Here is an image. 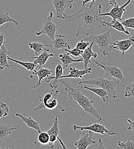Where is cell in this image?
<instances>
[{"instance_id":"1","label":"cell","mask_w":134,"mask_h":149,"mask_svg":"<svg viewBox=\"0 0 134 149\" xmlns=\"http://www.w3.org/2000/svg\"><path fill=\"white\" fill-rule=\"evenodd\" d=\"M102 6L95 1H91L89 6H82L79 10L71 15L65 14L62 19L65 22H74L77 25L76 37L94 34L101 28L106 27L104 18L100 16Z\"/></svg>"},{"instance_id":"5","label":"cell","mask_w":134,"mask_h":149,"mask_svg":"<svg viewBox=\"0 0 134 149\" xmlns=\"http://www.w3.org/2000/svg\"><path fill=\"white\" fill-rule=\"evenodd\" d=\"M111 31H108L100 35L90 34L88 37L84 38V40L93 41L94 44L99 47V50L104 56L109 57L111 51H112L114 41L112 40L111 36Z\"/></svg>"},{"instance_id":"30","label":"cell","mask_w":134,"mask_h":149,"mask_svg":"<svg viewBox=\"0 0 134 149\" xmlns=\"http://www.w3.org/2000/svg\"><path fill=\"white\" fill-rule=\"evenodd\" d=\"M117 145L119 149H134V142L131 141L130 139H128L126 142L119 141Z\"/></svg>"},{"instance_id":"38","label":"cell","mask_w":134,"mask_h":149,"mask_svg":"<svg viewBox=\"0 0 134 149\" xmlns=\"http://www.w3.org/2000/svg\"><path fill=\"white\" fill-rule=\"evenodd\" d=\"M116 4V0H109L108 3L106 6V9L107 8L108 5H111V6H114Z\"/></svg>"},{"instance_id":"15","label":"cell","mask_w":134,"mask_h":149,"mask_svg":"<svg viewBox=\"0 0 134 149\" xmlns=\"http://www.w3.org/2000/svg\"><path fill=\"white\" fill-rule=\"evenodd\" d=\"M64 68L61 64H58L55 68V76H49L48 77L44 79V81L47 83L51 82L49 86L51 88L57 89L58 86L60 83L59 78L63 74Z\"/></svg>"},{"instance_id":"40","label":"cell","mask_w":134,"mask_h":149,"mask_svg":"<svg viewBox=\"0 0 134 149\" xmlns=\"http://www.w3.org/2000/svg\"><path fill=\"white\" fill-rule=\"evenodd\" d=\"M58 141L60 142V144L61 145V146H62V148H63V149H67V147H66L65 146V145H64V143L62 142V140L58 136Z\"/></svg>"},{"instance_id":"34","label":"cell","mask_w":134,"mask_h":149,"mask_svg":"<svg viewBox=\"0 0 134 149\" xmlns=\"http://www.w3.org/2000/svg\"><path fill=\"white\" fill-rule=\"evenodd\" d=\"M121 23L124 28H131L134 29V17H130L122 21Z\"/></svg>"},{"instance_id":"10","label":"cell","mask_w":134,"mask_h":149,"mask_svg":"<svg viewBox=\"0 0 134 149\" xmlns=\"http://www.w3.org/2000/svg\"><path fill=\"white\" fill-rule=\"evenodd\" d=\"M132 0H127L126 2H125L123 5L122 6H119L118 4L115 5L112 9L107 13H100V16H110L111 17L112 20L117 19L119 21H122V17L123 15L124 12L126 11L125 7H126L131 1Z\"/></svg>"},{"instance_id":"20","label":"cell","mask_w":134,"mask_h":149,"mask_svg":"<svg viewBox=\"0 0 134 149\" xmlns=\"http://www.w3.org/2000/svg\"><path fill=\"white\" fill-rule=\"evenodd\" d=\"M58 58L61 62V65L64 69L67 68L72 63L83 61V58L81 57H80L79 59H74L67 52L64 50H63L62 53L58 55Z\"/></svg>"},{"instance_id":"16","label":"cell","mask_w":134,"mask_h":149,"mask_svg":"<svg viewBox=\"0 0 134 149\" xmlns=\"http://www.w3.org/2000/svg\"><path fill=\"white\" fill-rule=\"evenodd\" d=\"M92 72L91 68H87L83 70H79L75 67H70L69 69V74L67 75H62L59 79L64 78H80L83 80V76L85 74H91Z\"/></svg>"},{"instance_id":"14","label":"cell","mask_w":134,"mask_h":149,"mask_svg":"<svg viewBox=\"0 0 134 149\" xmlns=\"http://www.w3.org/2000/svg\"><path fill=\"white\" fill-rule=\"evenodd\" d=\"M51 44L55 49H70L71 48V41L64 35H58L54 40L51 41Z\"/></svg>"},{"instance_id":"22","label":"cell","mask_w":134,"mask_h":149,"mask_svg":"<svg viewBox=\"0 0 134 149\" xmlns=\"http://www.w3.org/2000/svg\"><path fill=\"white\" fill-rule=\"evenodd\" d=\"M84 88L88 90L89 91H91V92L95 93L97 96H100L101 97V99L103 100V102L108 104V102L110 100V99H111V97L109 95V93H108V92L107 91H106L105 90H104L102 88H100V87H88V86H84Z\"/></svg>"},{"instance_id":"36","label":"cell","mask_w":134,"mask_h":149,"mask_svg":"<svg viewBox=\"0 0 134 149\" xmlns=\"http://www.w3.org/2000/svg\"><path fill=\"white\" fill-rule=\"evenodd\" d=\"M5 35L3 33H0V50L3 44H5Z\"/></svg>"},{"instance_id":"24","label":"cell","mask_w":134,"mask_h":149,"mask_svg":"<svg viewBox=\"0 0 134 149\" xmlns=\"http://www.w3.org/2000/svg\"><path fill=\"white\" fill-rule=\"evenodd\" d=\"M104 24H105L106 26H107V27H112L114 29H116V31H119L120 32L124 33L127 35H130V32L127 31L125 29L124 26L122 25L121 22L117 19L112 20L111 22H106V21H104Z\"/></svg>"},{"instance_id":"32","label":"cell","mask_w":134,"mask_h":149,"mask_svg":"<svg viewBox=\"0 0 134 149\" xmlns=\"http://www.w3.org/2000/svg\"><path fill=\"white\" fill-rule=\"evenodd\" d=\"M91 41H87L84 39H81L77 42L76 45V48L80 50L84 51L91 44Z\"/></svg>"},{"instance_id":"21","label":"cell","mask_w":134,"mask_h":149,"mask_svg":"<svg viewBox=\"0 0 134 149\" xmlns=\"http://www.w3.org/2000/svg\"><path fill=\"white\" fill-rule=\"evenodd\" d=\"M53 73V71L48 68L41 67L39 69H35L33 71H32V74L34 75H36L38 77L37 83L36 85L33 87V88H36L39 87L41 85V83L42 80H44L45 78L48 77Z\"/></svg>"},{"instance_id":"35","label":"cell","mask_w":134,"mask_h":149,"mask_svg":"<svg viewBox=\"0 0 134 149\" xmlns=\"http://www.w3.org/2000/svg\"><path fill=\"white\" fill-rule=\"evenodd\" d=\"M64 51H65L66 52H67L69 55H71L72 56H75V57H80L83 54V51L80 50L78 49H77V48H75L72 49H64Z\"/></svg>"},{"instance_id":"27","label":"cell","mask_w":134,"mask_h":149,"mask_svg":"<svg viewBox=\"0 0 134 149\" xmlns=\"http://www.w3.org/2000/svg\"><path fill=\"white\" fill-rule=\"evenodd\" d=\"M49 141V135L47 132H40L38 133L37 142H35V143L38 147H40L41 145L45 146L48 144Z\"/></svg>"},{"instance_id":"26","label":"cell","mask_w":134,"mask_h":149,"mask_svg":"<svg viewBox=\"0 0 134 149\" xmlns=\"http://www.w3.org/2000/svg\"><path fill=\"white\" fill-rule=\"evenodd\" d=\"M8 60L13 61L15 62V64H18L20 65H21L22 67H23L24 68H25L27 71H29L31 72L33 71V70L36 67V65L34 63L24 62V61H19L18 59H14V58H12V57H10L9 56H8Z\"/></svg>"},{"instance_id":"13","label":"cell","mask_w":134,"mask_h":149,"mask_svg":"<svg viewBox=\"0 0 134 149\" xmlns=\"http://www.w3.org/2000/svg\"><path fill=\"white\" fill-rule=\"evenodd\" d=\"M134 44V36L122 40H116L113 42L112 49H117L122 54V60L124 58L125 52L128 51Z\"/></svg>"},{"instance_id":"39","label":"cell","mask_w":134,"mask_h":149,"mask_svg":"<svg viewBox=\"0 0 134 149\" xmlns=\"http://www.w3.org/2000/svg\"><path fill=\"white\" fill-rule=\"evenodd\" d=\"M98 144H99V145L97 146V149H104L105 148L103 145V141L100 138L99 139V140H98Z\"/></svg>"},{"instance_id":"7","label":"cell","mask_w":134,"mask_h":149,"mask_svg":"<svg viewBox=\"0 0 134 149\" xmlns=\"http://www.w3.org/2000/svg\"><path fill=\"white\" fill-rule=\"evenodd\" d=\"M91 62L95 63L97 66L102 68L104 70L105 74L107 78H110V77H113L123 83L127 82L125 78L124 77L122 70L120 68H119L116 65L112 66V65H106L104 63H99L95 60H91Z\"/></svg>"},{"instance_id":"2","label":"cell","mask_w":134,"mask_h":149,"mask_svg":"<svg viewBox=\"0 0 134 149\" xmlns=\"http://www.w3.org/2000/svg\"><path fill=\"white\" fill-rule=\"evenodd\" d=\"M60 83H62L65 91L71 100L76 102L84 110L85 113L94 116L99 122L102 121V118L93 106L94 102L91 100L84 94L82 93L78 88L75 87L72 84L63 79H59Z\"/></svg>"},{"instance_id":"12","label":"cell","mask_w":134,"mask_h":149,"mask_svg":"<svg viewBox=\"0 0 134 149\" xmlns=\"http://www.w3.org/2000/svg\"><path fill=\"white\" fill-rule=\"evenodd\" d=\"M51 47H47L45 48L39 55L31 57H19V58L24 59H34L33 63L36 65V70L39 69L44 65H46V62L48 58L51 57H55V55L52 53H50Z\"/></svg>"},{"instance_id":"31","label":"cell","mask_w":134,"mask_h":149,"mask_svg":"<svg viewBox=\"0 0 134 149\" xmlns=\"http://www.w3.org/2000/svg\"><path fill=\"white\" fill-rule=\"evenodd\" d=\"M9 112L8 106L3 102H0V118H5Z\"/></svg>"},{"instance_id":"25","label":"cell","mask_w":134,"mask_h":149,"mask_svg":"<svg viewBox=\"0 0 134 149\" xmlns=\"http://www.w3.org/2000/svg\"><path fill=\"white\" fill-rule=\"evenodd\" d=\"M28 46L30 49H33L34 51V52L36 56L39 55L47 47H51V45L43 44L37 41L29 42L28 43Z\"/></svg>"},{"instance_id":"6","label":"cell","mask_w":134,"mask_h":149,"mask_svg":"<svg viewBox=\"0 0 134 149\" xmlns=\"http://www.w3.org/2000/svg\"><path fill=\"white\" fill-rule=\"evenodd\" d=\"M53 13L51 12H49V15L42 20L43 25L42 28L40 30L38 28V31L35 32L36 36H40L42 34H45L51 40V41L54 40L58 30V26L53 21Z\"/></svg>"},{"instance_id":"17","label":"cell","mask_w":134,"mask_h":149,"mask_svg":"<svg viewBox=\"0 0 134 149\" xmlns=\"http://www.w3.org/2000/svg\"><path fill=\"white\" fill-rule=\"evenodd\" d=\"M94 44V42L93 41H91V44L83 51V54L81 56V57L83 58V61L84 63V69L87 68L88 64H90L91 62V58H96L97 57V54L93 52L92 51V47Z\"/></svg>"},{"instance_id":"23","label":"cell","mask_w":134,"mask_h":149,"mask_svg":"<svg viewBox=\"0 0 134 149\" xmlns=\"http://www.w3.org/2000/svg\"><path fill=\"white\" fill-rule=\"evenodd\" d=\"M17 129V127H12L0 122V142L6 141L13 131Z\"/></svg>"},{"instance_id":"37","label":"cell","mask_w":134,"mask_h":149,"mask_svg":"<svg viewBox=\"0 0 134 149\" xmlns=\"http://www.w3.org/2000/svg\"><path fill=\"white\" fill-rule=\"evenodd\" d=\"M127 121L129 123V126L128 127V130L134 132V120H131L130 119H127Z\"/></svg>"},{"instance_id":"4","label":"cell","mask_w":134,"mask_h":149,"mask_svg":"<svg viewBox=\"0 0 134 149\" xmlns=\"http://www.w3.org/2000/svg\"><path fill=\"white\" fill-rule=\"evenodd\" d=\"M119 83V80H111L109 78H104L103 76H99L95 79H90L88 80H82L78 82V85L81 88L83 85H92L97 87L102 88L109 93L111 98L118 97L116 95V87Z\"/></svg>"},{"instance_id":"8","label":"cell","mask_w":134,"mask_h":149,"mask_svg":"<svg viewBox=\"0 0 134 149\" xmlns=\"http://www.w3.org/2000/svg\"><path fill=\"white\" fill-rule=\"evenodd\" d=\"M74 0H52L55 9L56 19H62L68 9H72Z\"/></svg>"},{"instance_id":"29","label":"cell","mask_w":134,"mask_h":149,"mask_svg":"<svg viewBox=\"0 0 134 149\" xmlns=\"http://www.w3.org/2000/svg\"><path fill=\"white\" fill-rule=\"evenodd\" d=\"M47 132L49 135V136H53L58 137V135L60 132L59 126H58V116H56L55 118V120L53 123L52 126L50 129H49Z\"/></svg>"},{"instance_id":"18","label":"cell","mask_w":134,"mask_h":149,"mask_svg":"<svg viewBox=\"0 0 134 149\" xmlns=\"http://www.w3.org/2000/svg\"><path fill=\"white\" fill-rule=\"evenodd\" d=\"M11 53L12 51L8 49L5 47V44H3L0 50V71L3 70L5 68L10 70V67L13 66L12 65H10L8 61V55Z\"/></svg>"},{"instance_id":"3","label":"cell","mask_w":134,"mask_h":149,"mask_svg":"<svg viewBox=\"0 0 134 149\" xmlns=\"http://www.w3.org/2000/svg\"><path fill=\"white\" fill-rule=\"evenodd\" d=\"M60 102L58 90L52 88L51 91L46 93L42 96H38V106L33 110L38 111L42 109L52 110L58 109L61 112L67 111L59 104Z\"/></svg>"},{"instance_id":"28","label":"cell","mask_w":134,"mask_h":149,"mask_svg":"<svg viewBox=\"0 0 134 149\" xmlns=\"http://www.w3.org/2000/svg\"><path fill=\"white\" fill-rule=\"evenodd\" d=\"M13 22L17 27L19 26V22L9 16L8 12H1L0 13V26L7 22Z\"/></svg>"},{"instance_id":"33","label":"cell","mask_w":134,"mask_h":149,"mask_svg":"<svg viewBox=\"0 0 134 149\" xmlns=\"http://www.w3.org/2000/svg\"><path fill=\"white\" fill-rule=\"evenodd\" d=\"M124 96L126 97H134V81L126 87Z\"/></svg>"},{"instance_id":"9","label":"cell","mask_w":134,"mask_h":149,"mask_svg":"<svg viewBox=\"0 0 134 149\" xmlns=\"http://www.w3.org/2000/svg\"><path fill=\"white\" fill-rule=\"evenodd\" d=\"M72 129L74 131H76L77 130H79L80 131H90L100 134L101 135H105L107 134H108L109 135H114L117 134V133L115 131L109 130L104 125L99 124L96 122L88 126H78L74 125L72 126Z\"/></svg>"},{"instance_id":"19","label":"cell","mask_w":134,"mask_h":149,"mask_svg":"<svg viewBox=\"0 0 134 149\" xmlns=\"http://www.w3.org/2000/svg\"><path fill=\"white\" fill-rule=\"evenodd\" d=\"M16 116L20 118L21 120L24 122L28 127L35 129L38 132V133L41 132V129L40 127L39 123L34 120L32 117L27 116L25 115V114H21L19 113H16Z\"/></svg>"},{"instance_id":"41","label":"cell","mask_w":134,"mask_h":149,"mask_svg":"<svg viewBox=\"0 0 134 149\" xmlns=\"http://www.w3.org/2000/svg\"><path fill=\"white\" fill-rule=\"evenodd\" d=\"M95 1V0H83L82 1V6H85V5L86 3H87L88 2H91V1Z\"/></svg>"},{"instance_id":"11","label":"cell","mask_w":134,"mask_h":149,"mask_svg":"<svg viewBox=\"0 0 134 149\" xmlns=\"http://www.w3.org/2000/svg\"><path fill=\"white\" fill-rule=\"evenodd\" d=\"M96 139L91 131L89 132H83L78 141L74 143L77 149H86L91 145H95Z\"/></svg>"}]
</instances>
